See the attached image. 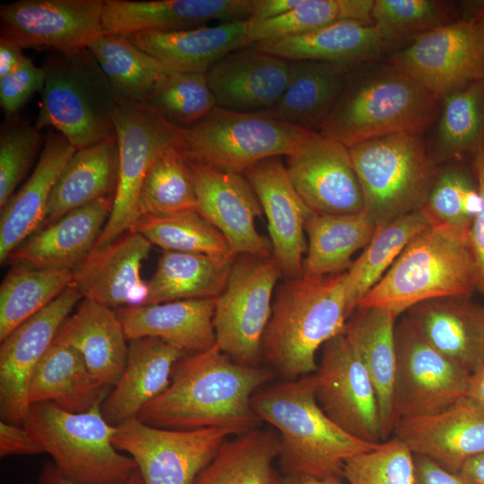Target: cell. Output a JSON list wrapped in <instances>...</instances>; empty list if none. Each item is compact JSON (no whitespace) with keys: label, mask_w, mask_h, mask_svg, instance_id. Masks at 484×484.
Masks as SVG:
<instances>
[{"label":"cell","mask_w":484,"mask_h":484,"mask_svg":"<svg viewBox=\"0 0 484 484\" xmlns=\"http://www.w3.org/2000/svg\"><path fill=\"white\" fill-rule=\"evenodd\" d=\"M276 375L272 368L235 362L216 344L180 359L167 389L148 402L137 418L161 428H223L234 436L241 435L258 428L261 419L252 409L251 399Z\"/></svg>","instance_id":"1"},{"label":"cell","mask_w":484,"mask_h":484,"mask_svg":"<svg viewBox=\"0 0 484 484\" xmlns=\"http://www.w3.org/2000/svg\"><path fill=\"white\" fill-rule=\"evenodd\" d=\"M346 272L287 280L277 290L264 331L261 357L284 380L317 369L320 347L344 332L353 314L345 285Z\"/></svg>","instance_id":"2"},{"label":"cell","mask_w":484,"mask_h":484,"mask_svg":"<svg viewBox=\"0 0 484 484\" xmlns=\"http://www.w3.org/2000/svg\"><path fill=\"white\" fill-rule=\"evenodd\" d=\"M251 406L261 421L278 431L279 456L288 474L341 478L349 458L380 444L350 436L324 412L313 374L259 389Z\"/></svg>","instance_id":"3"},{"label":"cell","mask_w":484,"mask_h":484,"mask_svg":"<svg viewBox=\"0 0 484 484\" xmlns=\"http://www.w3.org/2000/svg\"><path fill=\"white\" fill-rule=\"evenodd\" d=\"M469 228L433 222L407 245L358 307H383L397 317L428 300L470 296L477 288Z\"/></svg>","instance_id":"4"},{"label":"cell","mask_w":484,"mask_h":484,"mask_svg":"<svg viewBox=\"0 0 484 484\" xmlns=\"http://www.w3.org/2000/svg\"><path fill=\"white\" fill-rule=\"evenodd\" d=\"M439 99L392 68L360 81L349 78L319 133L348 148L393 134H421L434 122Z\"/></svg>","instance_id":"5"},{"label":"cell","mask_w":484,"mask_h":484,"mask_svg":"<svg viewBox=\"0 0 484 484\" xmlns=\"http://www.w3.org/2000/svg\"><path fill=\"white\" fill-rule=\"evenodd\" d=\"M100 405L70 412L48 402L29 405L22 420L56 468L78 484H123L137 465L112 443L116 427Z\"/></svg>","instance_id":"6"},{"label":"cell","mask_w":484,"mask_h":484,"mask_svg":"<svg viewBox=\"0 0 484 484\" xmlns=\"http://www.w3.org/2000/svg\"><path fill=\"white\" fill-rule=\"evenodd\" d=\"M44 69L38 128L53 127L76 150L116 136L113 114L117 99L88 48L57 53Z\"/></svg>","instance_id":"7"},{"label":"cell","mask_w":484,"mask_h":484,"mask_svg":"<svg viewBox=\"0 0 484 484\" xmlns=\"http://www.w3.org/2000/svg\"><path fill=\"white\" fill-rule=\"evenodd\" d=\"M315 133L264 111L238 112L216 107L204 118L184 128L180 145L191 160L244 174L262 160L293 153Z\"/></svg>","instance_id":"8"},{"label":"cell","mask_w":484,"mask_h":484,"mask_svg":"<svg viewBox=\"0 0 484 484\" xmlns=\"http://www.w3.org/2000/svg\"><path fill=\"white\" fill-rule=\"evenodd\" d=\"M349 150L364 212L377 228L423 205L430 189L431 165L421 134H388Z\"/></svg>","instance_id":"9"},{"label":"cell","mask_w":484,"mask_h":484,"mask_svg":"<svg viewBox=\"0 0 484 484\" xmlns=\"http://www.w3.org/2000/svg\"><path fill=\"white\" fill-rule=\"evenodd\" d=\"M113 121L118 148L117 182L110 214L95 246L131 229L138 219V196L148 169L161 151L181 143L184 131L145 102L117 101Z\"/></svg>","instance_id":"10"},{"label":"cell","mask_w":484,"mask_h":484,"mask_svg":"<svg viewBox=\"0 0 484 484\" xmlns=\"http://www.w3.org/2000/svg\"><path fill=\"white\" fill-rule=\"evenodd\" d=\"M281 269L272 256L235 257L226 286L216 298L213 325L220 350L235 362L258 366Z\"/></svg>","instance_id":"11"},{"label":"cell","mask_w":484,"mask_h":484,"mask_svg":"<svg viewBox=\"0 0 484 484\" xmlns=\"http://www.w3.org/2000/svg\"><path fill=\"white\" fill-rule=\"evenodd\" d=\"M389 64L439 99L483 79L484 7L414 37Z\"/></svg>","instance_id":"12"},{"label":"cell","mask_w":484,"mask_h":484,"mask_svg":"<svg viewBox=\"0 0 484 484\" xmlns=\"http://www.w3.org/2000/svg\"><path fill=\"white\" fill-rule=\"evenodd\" d=\"M229 436L223 428L169 429L134 418L116 427L112 443L134 459L144 484H194Z\"/></svg>","instance_id":"13"},{"label":"cell","mask_w":484,"mask_h":484,"mask_svg":"<svg viewBox=\"0 0 484 484\" xmlns=\"http://www.w3.org/2000/svg\"><path fill=\"white\" fill-rule=\"evenodd\" d=\"M395 426L403 418L438 414L466 395L471 373L433 348L406 315L395 326Z\"/></svg>","instance_id":"14"},{"label":"cell","mask_w":484,"mask_h":484,"mask_svg":"<svg viewBox=\"0 0 484 484\" xmlns=\"http://www.w3.org/2000/svg\"><path fill=\"white\" fill-rule=\"evenodd\" d=\"M313 375L316 401L338 427L366 442L383 441L374 385L343 333L323 345Z\"/></svg>","instance_id":"15"},{"label":"cell","mask_w":484,"mask_h":484,"mask_svg":"<svg viewBox=\"0 0 484 484\" xmlns=\"http://www.w3.org/2000/svg\"><path fill=\"white\" fill-rule=\"evenodd\" d=\"M104 0H19L0 6V38L22 48L79 52L104 31Z\"/></svg>","instance_id":"16"},{"label":"cell","mask_w":484,"mask_h":484,"mask_svg":"<svg viewBox=\"0 0 484 484\" xmlns=\"http://www.w3.org/2000/svg\"><path fill=\"white\" fill-rule=\"evenodd\" d=\"M82 298L81 291L73 281L47 307L1 341L0 411L4 421L22 424L29 407L30 376Z\"/></svg>","instance_id":"17"},{"label":"cell","mask_w":484,"mask_h":484,"mask_svg":"<svg viewBox=\"0 0 484 484\" xmlns=\"http://www.w3.org/2000/svg\"><path fill=\"white\" fill-rule=\"evenodd\" d=\"M286 157L289 177L314 212L351 214L364 212L361 187L347 146L315 133Z\"/></svg>","instance_id":"18"},{"label":"cell","mask_w":484,"mask_h":484,"mask_svg":"<svg viewBox=\"0 0 484 484\" xmlns=\"http://www.w3.org/2000/svg\"><path fill=\"white\" fill-rule=\"evenodd\" d=\"M188 160L195 186L196 211L222 234L231 254L272 256L271 242L255 228V220L263 209L246 177Z\"/></svg>","instance_id":"19"},{"label":"cell","mask_w":484,"mask_h":484,"mask_svg":"<svg viewBox=\"0 0 484 484\" xmlns=\"http://www.w3.org/2000/svg\"><path fill=\"white\" fill-rule=\"evenodd\" d=\"M264 212L272 256L287 280L303 275L306 221L313 211L295 189L280 157L262 160L243 174Z\"/></svg>","instance_id":"20"},{"label":"cell","mask_w":484,"mask_h":484,"mask_svg":"<svg viewBox=\"0 0 484 484\" xmlns=\"http://www.w3.org/2000/svg\"><path fill=\"white\" fill-rule=\"evenodd\" d=\"M151 248L146 238L129 230L94 246L72 270L73 282L83 298L111 308L144 305L148 287L141 268Z\"/></svg>","instance_id":"21"},{"label":"cell","mask_w":484,"mask_h":484,"mask_svg":"<svg viewBox=\"0 0 484 484\" xmlns=\"http://www.w3.org/2000/svg\"><path fill=\"white\" fill-rule=\"evenodd\" d=\"M393 436L413 454L458 473L466 461L484 453V408L464 396L438 414L401 419Z\"/></svg>","instance_id":"22"},{"label":"cell","mask_w":484,"mask_h":484,"mask_svg":"<svg viewBox=\"0 0 484 484\" xmlns=\"http://www.w3.org/2000/svg\"><path fill=\"white\" fill-rule=\"evenodd\" d=\"M254 0H104L103 31L129 35L140 31H177L208 22L249 20Z\"/></svg>","instance_id":"23"},{"label":"cell","mask_w":484,"mask_h":484,"mask_svg":"<svg viewBox=\"0 0 484 484\" xmlns=\"http://www.w3.org/2000/svg\"><path fill=\"white\" fill-rule=\"evenodd\" d=\"M290 62L250 47L236 50L207 73L218 108L238 112L270 109L283 93Z\"/></svg>","instance_id":"24"},{"label":"cell","mask_w":484,"mask_h":484,"mask_svg":"<svg viewBox=\"0 0 484 484\" xmlns=\"http://www.w3.org/2000/svg\"><path fill=\"white\" fill-rule=\"evenodd\" d=\"M124 36L165 69L188 73H206L229 54L252 45L248 20L185 30H146Z\"/></svg>","instance_id":"25"},{"label":"cell","mask_w":484,"mask_h":484,"mask_svg":"<svg viewBox=\"0 0 484 484\" xmlns=\"http://www.w3.org/2000/svg\"><path fill=\"white\" fill-rule=\"evenodd\" d=\"M469 297L428 300L406 316L433 348L471 374L484 366V306Z\"/></svg>","instance_id":"26"},{"label":"cell","mask_w":484,"mask_h":484,"mask_svg":"<svg viewBox=\"0 0 484 484\" xmlns=\"http://www.w3.org/2000/svg\"><path fill=\"white\" fill-rule=\"evenodd\" d=\"M114 195L96 200L39 229L8 256L17 265L73 270L95 246Z\"/></svg>","instance_id":"27"},{"label":"cell","mask_w":484,"mask_h":484,"mask_svg":"<svg viewBox=\"0 0 484 484\" xmlns=\"http://www.w3.org/2000/svg\"><path fill=\"white\" fill-rule=\"evenodd\" d=\"M186 355L159 338L129 340L125 369L100 405L104 419L117 427L137 418L167 389L176 363Z\"/></svg>","instance_id":"28"},{"label":"cell","mask_w":484,"mask_h":484,"mask_svg":"<svg viewBox=\"0 0 484 484\" xmlns=\"http://www.w3.org/2000/svg\"><path fill=\"white\" fill-rule=\"evenodd\" d=\"M216 298H197L123 307L116 310L126 339L155 337L185 354L213 348Z\"/></svg>","instance_id":"29"},{"label":"cell","mask_w":484,"mask_h":484,"mask_svg":"<svg viewBox=\"0 0 484 484\" xmlns=\"http://www.w3.org/2000/svg\"><path fill=\"white\" fill-rule=\"evenodd\" d=\"M75 151L62 134H48L32 174L1 209V264L41 228L52 190Z\"/></svg>","instance_id":"30"},{"label":"cell","mask_w":484,"mask_h":484,"mask_svg":"<svg viewBox=\"0 0 484 484\" xmlns=\"http://www.w3.org/2000/svg\"><path fill=\"white\" fill-rule=\"evenodd\" d=\"M54 343L77 350L94 377L110 388L126 364L128 340L117 312L88 298L65 320Z\"/></svg>","instance_id":"31"},{"label":"cell","mask_w":484,"mask_h":484,"mask_svg":"<svg viewBox=\"0 0 484 484\" xmlns=\"http://www.w3.org/2000/svg\"><path fill=\"white\" fill-rule=\"evenodd\" d=\"M373 25L339 21L304 34L255 42L252 48L290 62L322 61L352 67L393 46Z\"/></svg>","instance_id":"32"},{"label":"cell","mask_w":484,"mask_h":484,"mask_svg":"<svg viewBox=\"0 0 484 484\" xmlns=\"http://www.w3.org/2000/svg\"><path fill=\"white\" fill-rule=\"evenodd\" d=\"M350 68L322 61L290 62L283 93L264 112L282 122L319 133L348 82Z\"/></svg>","instance_id":"33"},{"label":"cell","mask_w":484,"mask_h":484,"mask_svg":"<svg viewBox=\"0 0 484 484\" xmlns=\"http://www.w3.org/2000/svg\"><path fill=\"white\" fill-rule=\"evenodd\" d=\"M347 322L344 335L374 385L381 419L382 438L386 441L395 423L392 395L396 372V316L383 307H358Z\"/></svg>","instance_id":"34"},{"label":"cell","mask_w":484,"mask_h":484,"mask_svg":"<svg viewBox=\"0 0 484 484\" xmlns=\"http://www.w3.org/2000/svg\"><path fill=\"white\" fill-rule=\"evenodd\" d=\"M117 172L116 136L76 150L52 190L41 228L75 209L115 194Z\"/></svg>","instance_id":"35"},{"label":"cell","mask_w":484,"mask_h":484,"mask_svg":"<svg viewBox=\"0 0 484 484\" xmlns=\"http://www.w3.org/2000/svg\"><path fill=\"white\" fill-rule=\"evenodd\" d=\"M110 389L94 377L77 350L53 343L30 376L28 402L84 412L101 404Z\"/></svg>","instance_id":"36"},{"label":"cell","mask_w":484,"mask_h":484,"mask_svg":"<svg viewBox=\"0 0 484 484\" xmlns=\"http://www.w3.org/2000/svg\"><path fill=\"white\" fill-rule=\"evenodd\" d=\"M364 212L351 214L312 212L306 221L308 236L304 277H322L347 272L352 255L365 247L376 231Z\"/></svg>","instance_id":"37"},{"label":"cell","mask_w":484,"mask_h":484,"mask_svg":"<svg viewBox=\"0 0 484 484\" xmlns=\"http://www.w3.org/2000/svg\"><path fill=\"white\" fill-rule=\"evenodd\" d=\"M235 258L164 251L147 281L144 305L216 298L224 290Z\"/></svg>","instance_id":"38"},{"label":"cell","mask_w":484,"mask_h":484,"mask_svg":"<svg viewBox=\"0 0 484 484\" xmlns=\"http://www.w3.org/2000/svg\"><path fill=\"white\" fill-rule=\"evenodd\" d=\"M278 436L256 428L227 438L194 484H282L274 470Z\"/></svg>","instance_id":"39"},{"label":"cell","mask_w":484,"mask_h":484,"mask_svg":"<svg viewBox=\"0 0 484 484\" xmlns=\"http://www.w3.org/2000/svg\"><path fill=\"white\" fill-rule=\"evenodd\" d=\"M432 223L421 206L376 229L362 254L346 272V293L353 312L407 245Z\"/></svg>","instance_id":"40"},{"label":"cell","mask_w":484,"mask_h":484,"mask_svg":"<svg viewBox=\"0 0 484 484\" xmlns=\"http://www.w3.org/2000/svg\"><path fill=\"white\" fill-rule=\"evenodd\" d=\"M88 49L117 101L146 102L168 71L124 35L103 32Z\"/></svg>","instance_id":"41"},{"label":"cell","mask_w":484,"mask_h":484,"mask_svg":"<svg viewBox=\"0 0 484 484\" xmlns=\"http://www.w3.org/2000/svg\"><path fill=\"white\" fill-rule=\"evenodd\" d=\"M73 281L68 269L17 265L0 287V341L52 302Z\"/></svg>","instance_id":"42"},{"label":"cell","mask_w":484,"mask_h":484,"mask_svg":"<svg viewBox=\"0 0 484 484\" xmlns=\"http://www.w3.org/2000/svg\"><path fill=\"white\" fill-rule=\"evenodd\" d=\"M180 144L165 148L151 163L138 196V218L196 210L193 172Z\"/></svg>","instance_id":"43"},{"label":"cell","mask_w":484,"mask_h":484,"mask_svg":"<svg viewBox=\"0 0 484 484\" xmlns=\"http://www.w3.org/2000/svg\"><path fill=\"white\" fill-rule=\"evenodd\" d=\"M165 251L235 258L222 234L196 210L166 215H143L130 229Z\"/></svg>","instance_id":"44"},{"label":"cell","mask_w":484,"mask_h":484,"mask_svg":"<svg viewBox=\"0 0 484 484\" xmlns=\"http://www.w3.org/2000/svg\"><path fill=\"white\" fill-rule=\"evenodd\" d=\"M444 98L435 139L438 153L443 157L474 154L484 143V78Z\"/></svg>","instance_id":"45"},{"label":"cell","mask_w":484,"mask_h":484,"mask_svg":"<svg viewBox=\"0 0 484 484\" xmlns=\"http://www.w3.org/2000/svg\"><path fill=\"white\" fill-rule=\"evenodd\" d=\"M374 0H302L283 14L261 22L249 21L252 44L318 30L339 21L373 24Z\"/></svg>","instance_id":"46"},{"label":"cell","mask_w":484,"mask_h":484,"mask_svg":"<svg viewBox=\"0 0 484 484\" xmlns=\"http://www.w3.org/2000/svg\"><path fill=\"white\" fill-rule=\"evenodd\" d=\"M145 103L184 128L199 122L217 107L206 73L169 70Z\"/></svg>","instance_id":"47"},{"label":"cell","mask_w":484,"mask_h":484,"mask_svg":"<svg viewBox=\"0 0 484 484\" xmlns=\"http://www.w3.org/2000/svg\"><path fill=\"white\" fill-rule=\"evenodd\" d=\"M445 3L433 0H374L373 25L392 44L453 21Z\"/></svg>","instance_id":"48"},{"label":"cell","mask_w":484,"mask_h":484,"mask_svg":"<svg viewBox=\"0 0 484 484\" xmlns=\"http://www.w3.org/2000/svg\"><path fill=\"white\" fill-rule=\"evenodd\" d=\"M342 477L349 484H415L414 455L393 436L373 450L349 458Z\"/></svg>","instance_id":"49"},{"label":"cell","mask_w":484,"mask_h":484,"mask_svg":"<svg viewBox=\"0 0 484 484\" xmlns=\"http://www.w3.org/2000/svg\"><path fill=\"white\" fill-rule=\"evenodd\" d=\"M45 140L40 129L29 124L10 125L0 134V208L13 195Z\"/></svg>","instance_id":"50"},{"label":"cell","mask_w":484,"mask_h":484,"mask_svg":"<svg viewBox=\"0 0 484 484\" xmlns=\"http://www.w3.org/2000/svg\"><path fill=\"white\" fill-rule=\"evenodd\" d=\"M471 185L468 177L457 169L441 174L422 205L432 221L470 227L462 213V201Z\"/></svg>","instance_id":"51"},{"label":"cell","mask_w":484,"mask_h":484,"mask_svg":"<svg viewBox=\"0 0 484 484\" xmlns=\"http://www.w3.org/2000/svg\"><path fill=\"white\" fill-rule=\"evenodd\" d=\"M46 78L44 67L37 66L25 57L10 73L0 78V104L3 110L12 115L36 91H41Z\"/></svg>","instance_id":"52"},{"label":"cell","mask_w":484,"mask_h":484,"mask_svg":"<svg viewBox=\"0 0 484 484\" xmlns=\"http://www.w3.org/2000/svg\"><path fill=\"white\" fill-rule=\"evenodd\" d=\"M473 158L480 210L469 228L468 245L475 271L476 288L484 294V143L476 150Z\"/></svg>","instance_id":"53"},{"label":"cell","mask_w":484,"mask_h":484,"mask_svg":"<svg viewBox=\"0 0 484 484\" xmlns=\"http://www.w3.org/2000/svg\"><path fill=\"white\" fill-rule=\"evenodd\" d=\"M44 453L40 444L22 425L0 422V456L30 455Z\"/></svg>","instance_id":"54"},{"label":"cell","mask_w":484,"mask_h":484,"mask_svg":"<svg viewBox=\"0 0 484 484\" xmlns=\"http://www.w3.org/2000/svg\"><path fill=\"white\" fill-rule=\"evenodd\" d=\"M413 455L415 484H468L458 473L444 469L431 459Z\"/></svg>","instance_id":"55"},{"label":"cell","mask_w":484,"mask_h":484,"mask_svg":"<svg viewBox=\"0 0 484 484\" xmlns=\"http://www.w3.org/2000/svg\"><path fill=\"white\" fill-rule=\"evenodd\" d=\"M301 2L302 0H254L249 21L261 22L280 16Z\"/></svg>","instance_id":"56"},{"label":"cell","mask_w":484,"mask_h":484,"mask_svg":"<svg viewBox=\"0 0 484 484\" xmlns=\"http://www.w3.org/2000/svg\"><path fill=\"white\" fill-rule=\"evenodd\" d=\"M25 57L22 48L0 38V78L15 70Z\"/></svg>","instance_id":"57"},{"label":"cell","mask_w":484,"mask_h":484,"mask_svg":"<svg viewBox=\"0 0 484 484\" xmlns=\"http://www.w3.org/2000/svg\"><path fill=\"white\" fill-rule=\"evenodd\" d=\"M38 484H78L66 478L54 464L47 462L40 471ZM123 484H144L138 470H135L130 478Z\"/></svg>","instance_id":"58"},{"label":"cell","mask_w":484,"mask_h":484,"mask_svg":"<svg viewBox=\"0 0 484 484\" xmlns=\"http://www.w3.org/2000/svg\"><path fill=\"white\" fill-rule=\"evenodd\" d=\"M458 474L468 484H484V453L466 461Z\"/></svg>","instance_id":"59"},{"label":"cell","mask_w":484,"mask_h":484,"mask_svg":"<svg viewBox=\"0 0 484 484\" xmlns=\"http://www.w3.org/2000/svg\"><path fill=\"white\" fill-rule=\"evenodd\" d=\"M465 396L484 408V366L471 374Z\"/></svg>","instance_id":"60"},{"label":"cell","mask_w":484,"mask_h":484,"mask_svg":"<svg viewBox=\"0 0 484 484\" xmlns=\"http://www.w3.org/2000/svg\"><path fill=\"white\" fill-rule=\"evenodd\" d=\"M341 478H316L306 474H288L282 484H342Z\"/></svg>","instance_id":"61"}]
</instances>
